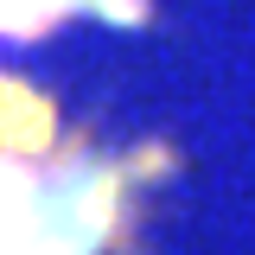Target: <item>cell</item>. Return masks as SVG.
<instances>
[{"instance_id": "cell-1", "label": "cell", "mask_w": 255, "mask_h": 255, "mask_svg": "<svg viewBox=\"0 0 255 255\" xmlns=\"http://www.w3.org/2000/svg\"><path fill=\"white\" fill-rule=\"evenodd\" d=\"M96 236V211L70 204L64 185H38L32 159L0 147V255H83Z\"/></svg>"}, {"instance_id": "cell-2", "label": "cell", "mask_w": 255, "mask_h": 255, "mask_svg": "<svg viewBox=\"0 0 255 255\" xmlns=\"http://www.w3.org/2000/svg\"><path fill=\"white\" fill-rule=\"evenodd\" d=\"M64 0H0V32H26V26H45Z\"/></svg>"}]
</instances>
